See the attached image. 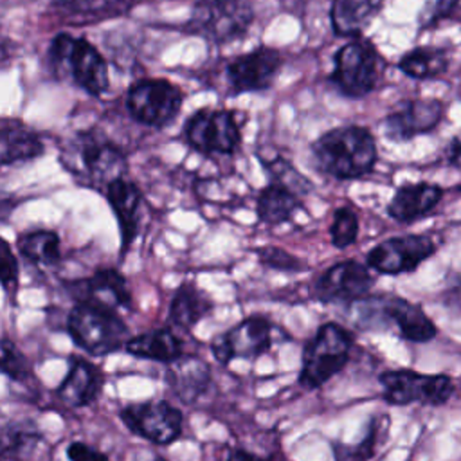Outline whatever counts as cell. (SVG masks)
Instances as JSON below:
<instances>
[{
  "mask_svg": "<svg viewBox=\"0 0 461 461\" xmlns=\"http://www.w3.org/2000/svg\"><path fill=\"white\" fill-rule=\"evenodd\" d=\"M265 169L270 173L272 176V182H279L283 185H286L288 189H292L295 194H308L313 185L312 182L303 176L288 160H285L283 157L279 155H274L270 160H265L261 158Z\"/></svg>",
  "mask_w": 461,
  "mask_h": 461,
  "instance_id": "4dcf8cb0",
  "label": "cell"
},
{
  "mask_svg": "<svg viewBox=\"0 0 461 461\" xmlns=\"http://www.w3.org/2000/svg\"><path fill=\"white\" fill-rule=\"evenodd\" d=\"M182 90L164 77L133 83L126 94V110L133 121L149 128L167 126L182 108Z\"/></svg>",
  "mask_w": 461,
  "mask_h": 461,
  "instance_id": "9c48e42d",
  "label": "cell"
},
{
  "mask_svg": "<svg viewBox=\"0 0 461 461\" xmlns=\"http://www.w3.org/2000/svg\"><path fill=\"white\" fill-rule=\"evenodd\" d=\"M106 200L117 218L121 232V254L124 256L139 234L142 193L131 180L117 178L104 187Z\"/></svg>",
  "mask_w": 461,
  "mask_h": 461,
  "instance_id": "d6986e66",
  "label": "cell"
},
{
  "mask_svg": "<svg viewBox=\"0 0 461 461\" xmlns=\"http://www.w3.org/2000/svg\"><path fill=\"white\" fill-rule=\"evenodd\" d=\"M434 252L436 243L425 234L394 236L375 245L367 252L366 263L378 274L398 276L416 270Z\"/></svg>",
  "mask_w": 461,
  "mask_h": 461,
  "instance_id": "2e32d148",
  "label": "cell"
},
{
  "mask_svg": "<svg viewBox=\"0 0 461 461\" xmlns=\"http://www.w3.org/2000/svg\"><path fill=\"white\" fill-rule=\"evenodd\" d=\"M49 67L56 77H68L92 97L108 90V65L101 52L83 36L59 32L49 45Z\"/></svg>",
  "mask_w": 461,
  "mask_h": 461,
  "instance_id": "7a4b0ae2",
  "label": "cell"
},
{
  "mask_svg": "<svg viewBox=\"0 0 461 461\" xmlns=\"http://www.w3.org/2000/svg\"><path fill=\"white\" fill-rule=\"evenodd\" d=\"M358 216L349 205L337 207L331 216L330 240L335 249H348L358 236Z\"/></svg>",
  "mask_w": 461,
  "mask_h": 461,
  "instance_id": "1f68e13d",
  "label": "cell"
},
{
  "mask_svg": "<svg viewBox=\"0 0 461 461\" xmlns=\"http://www.w3.org/2000/svg\"><path fill=\"white\" fill-rule=\"evenodd\" d=\"M355 322L362 328H376L382 321L396 324L400 335L411 342H427L436 337L434 322L425 315L421 306L396 295L366 297L351 304Z\"/></svg>",
  "mask_w": 461,
  "mask_h": 461,
  "instance_id": "ba28073f",
  "label": "cell"
},
{
  "mask_svg": "<svg viewBox=\"0 0 461 461\" xmlns=\"http://www.w3.org/2000/svg\"><path fill=\"white\" fill-rule=\"evenodd\" d=\"M447 151V160L448 164L452 166H461V139H452L448 148L445 149Z\"/></svg>",
  "mask_w": 461,
  "mask_h": 461,
  "instance_id": "74e56055",
  "label": "cell"
},
{
  "mask_svg": "<svg viewBox=\"0 0 461 461\" xmlns=\"http://www.w3.org/2000/svg\"><path fill=\"white\" fill-rule=\"evenodd\" d=\"M67 331L72 342L92 357H104L124 349L128 326L115 310L90 303H76L67 317Z\"/></svg>",
  "mask_w": 461,
  "mask_h": 461,
  "instance_id": "3957f363",
  "label": "cell"
},
{
  "mask_svg": "<svg viewBox=\"0 0 461 461\" xmlns=\"http://www.w3.org/2000/svg\"><path fill=\"white\" fill-rule=\"evenodd\" d=\"M232 459L234 461H261L258 456H254V454H250L249 450H243V448H236L232 452Z\"/></svg>",
  "mask_w": 461,
  "mask_h": 461,
  "instance_id": "f35d334b",
  "label": "cell"
},
{
  "mask_svg": "<svg viewBox=\"0 0 461 461\" xmlns=\"http://www.w3.org/2000/svg\"><path fill=\"white\" fill-rule=\"evenodd\" d=\"M315 167L337 180H353L369 175L378 160L371 131L358 124L337 126L317 137L312 146Z\"/></svg>",
  "mask_w": 461,
  "mask_h": 461,
  "instance_id": "6da1fadb",
  "label": "cell"
},
{
  "mask_svg": "<svg viewBox=\"0 0 461 461\" xmlns=\"http://www.w3.org/2000/svg\"><path fill=\"white\" fill-rule=\"evenodd\" d=\"M119 418L130 432L160 447L176 441L184 429L182 411L167 400L130 403L121 409Z\"/></svg>",
  "mask_w": 461,
  "mask_h": 461,
  "instance_id": "7c38bea8",
  "label": "cell"
},
{
  "mask_svg": "<svg viewBox=\"0 0 461 461\" xmlns=\"http://www.w3.org/2000/svg\"><path fill=\"white\" fill-rule=\"evenodd\" d=\"M443 193V187L430 182L402 184L387 203V214L400 223H412L430 214L441 202Z\"/></svg>",
  "mask_w": 461,
  "mask_h": 461,
  "instance_id": "44dd1931",
  "label": "cell"
},
{
  "mask_svg": "<svg viewBox=\"0 0 461 461\" xmlns=\"http://www.w3.org/2000/svg\"><path fill=\"white\" fill-rule=\"evenodd\" d=\"M65 167L90 185H108L126 173V155L103 133L79 131L68 149Z\"/></svg>",
  "mask_w": 461,
  "mask_h": 461,
  "instance_id": "8992f818",
  "label": "cell"
},
{
  "mask_svg": "<svg viewBox=\"0 0 461 461\" xmlns=\"http://www.w3.org/2000/svg\"><path fill=\"white\" fill-rule=\"evenodd\" d=\"M184 137L203 155H230L241 142V130L230 110L200 108L185 121Z\"/></svg>",
  "mask_w": 461,
  "mask_h": 461,
  "instance_id": "30bf717a",
  "label": "cell"
},
{
  "mask_svg": "<svg viewBox=\"0 0 461 461\" xmlns=\"http://www.w3.org/2000/svg\"><path fill=\"white\" fill-rule=\"evenodd\" d=\"M103 382L104 378L97 366L81 357H72L68 362V371L56 389V396L67 407H86L101 394Z\"/></svg>",
  "mask_w": 461,
  "mask_h": 461,
  "instance_id": "ffe728a7",
  "label": "cell"
},
{
  "mask_svg": "<svg viewBox=\"0 0 461 461\" xmlns=\"http://www.w3.org/2000/svg\"><path fill=\"white\" fill-rule=\"evenodd\" d=\"M43 439L32 420H13L2 429V461H27Z\"/></svg>",
  "mask_w": 461,
  "mask_h": 461,
  "instance_id": "f546056e",
  "label": "cell"
},
{
  "mask_svg": "<svg viewBox=\"0 0 461 461\" xmlns=\"http://www.w3.org/2000/svg\"><path fill=\"white\" fill-rule=\"evenodd\" d=\"M456 189H457V191H459V193H461V185H457V187H456Z\"/></svg>",
  "mask_w": 461,
  "mask_h": 461,
  "instance_id": "60d3db41",
  "label": "cell"
},
{
  "mask_svg": "<svg viewBox=\"0 0 461 461\" xmlns=\"http://www.w3.org/2000/svg\"><path fill=\"white\" fill-rule=\"evenodd\" d=\"M65 290L76 303H90L110 310H130L131 292L117 268H99L88 277L67 281Z\"/></svg>",
  "mask_w": 461,
  "mask_h": 461,
  "instance_id": "ac0fdd59",
  "label": "cell"
},
{
  "mask_svg": "<svg viewBox=\"0 0 461 461\" xmlns=\"http://www.w3.org/2000/svg\"><path fill=\"white\" fill-rule=\"evenodd\" d=\"M67 457H68V461H110L104 452H101L83 441L68 443Z\"/></svg>",
  "mask_w": 461,
  "mask_h": 461,
  "instance_id": "8d00e7d4",
  "label": "cell"
},
{
  "mask_svg": "<svg viewBox=\"0 0 461 461\" xmlns=\"http://www.w3.org/2000/svg\"><path fill=\"white\" fill-rule=\"evenodd\" d=\"M227 461H232V457H229V459H227Z\"/></svg>",
  "mask_w": 461,
  "mask_h": 461,
  "instance_id": "b9f144b4",
  "label": "cell"
},
{
  "mask_svg": "<svg viewBox=\"0 0 461 461\" xmlns=\"http://www.w3.org/2000/svg\"><path fill=\"white\" fill-rule=\"evenodd\" d=\"M182 346V340L169 328H158L130 337L124 344V351L137 358L155 360L169 366L184 357Z\"/></svg>",
  "mask_w": 461,
  "mask_h": 461,
  "instance_id": "d4e9b609",
  "label": "cell"
},
{
  "mask_svg": "<svg viewBox=\"0 0 461 461\" xmlns=\"http://www.w3.org/2000/svg\"><path fill=\"white\" fill-rule=\"evenodd\" d=\"M18 277H20V268H18V259L14 258V252L9 245L7 240H2V252H0V281L2 288L7 295H14L18 288Z\"/></svg>",
  "mask_w": 461,
  "mask_h": 461,
  "instance_id": "d590c367",
  "label": "cell"
},
{
  "mask_svg": "<svg viewBox=\"0 0 461 461\" xmlns=\"http://www.w3.org/2000/svg\"><path fill=\"white\" fill-rule=\"evenodd\" d=\"M353 348V335L339 322H324L315 335L304 344L301 355L299 384L304 389H319L349 360Z\"/></svg>",
  "mask_w": 461,
  "mask_h": 461,
  "instance_id": "277c9868",
  "label": "cell"
},
{
  "mask_svg": "<svg viewBox=\"0 0 461 461\" xmlns=\"http://www.w3.org/2000/svg\"><path fill=\"white\" fill-rule=\"evenodd\" d=\"M384 400L391 405L427 403L439 405L452 394V380L445 375H421L411 369H394L380 375Z\"/></svg>",
  "mask_w": 461,
  "mask_h": 461,
  "instance_id": "4fadbf2b",
  "label": "cell"
},
{
  "mask_svg": "<svg viewBox=\"0 0 461 461\" xmlns=\"http://www.w3.org/2000/svg\"><path fill=\"white\" fill-rule=\"evenodd\" d=\"M258 259L263 267L281 270V272H301V270L308 268L301 258L294 256L292 252H288L281 247H274V245L258 249Z\"/></svg>",
  "mask_w": 461,
  "mask_h": 461,
  "instance_id": "836d02e7",
  "label": "cell"
},
{
  "mask_svg": "<svg viewBox=\"0 0 461 461\" xmlns=\"http://www.w3.org/2000/svg\"><path fill=\"white\" fill-rule=\"evenodd\" d=\"M0 369L13 382L23 384V382H29V378H32V366H31L29 358L7 337L2 339Z\"/></svg>",
  "mask_w": 461,
  "mask_h": 461,
  "instance_id": "d6a6232c",
  "label": "cell"
},
{
  "mask_svg": "<svg viewBox=\"0 0 461 461\" xmlns=\"http://www.w3.org/2000/svg\"><path fill=\"white\" fill-rule=\"evenodd\" d=\"M299 209H303L299 194L279 182H270L258 194L256 214L265 225H281L292 220Z\"/></svg>",
  "mask_w": 461,
  "mask_h": 461,
  "instance_id": "4316f807",
  "label": "cell"
},
{
  "mask_svg": "<svg viewBox=\"0 0 461 461\" xmlns=\"http://www.w3.org/2000/svg\"><path fill=\"white\" fill-rule=\"evenodd\" d=\"M375 277L369 267L357 259H344L326 268L313 283L312 294L324 304H353L369 295Z\"/></svg>",
  "mask_w": 461,
  "mask_h": 461,
  "instance_id": "5bb4252c",
  "label": "cell"
},
{
  "mask_svg": "<svg viewBox=\"0 0 461 461\" xmlns=\"http://www.w3.org/2000/svg\"><path fill=\"white\" fill-rule=\"evenodd\" d=\"M214 303L205 292H202L194 283H182L169 303L167 322L180 330H191L196 326L211 310Z\"/></svg>",
  "mask_w": 461,
  "mask_h": 461,
  "instance_id": "484cf974",
  "label": "cell"
},
{
  "mask_svg": "<svg viewBox=\"0 0 461 461\" xmlns=\"http://www.w3.org/2000/svg\"><path fill=\"white\" fill-rule=\"evenodd\" d=\"M16 249L23 259L36 267H54L61 259V240L49 229L25 230L16 240Z\"/></svg>",
  "mask_w": 461,
  "mask_h": 461,
  "instance_id": "f1b7e54d",
  "label": "cell"
},
{
  "mask_svg": "<svg viewBox=\"0 0 461 461\" xmlns=\"http://www.w3.org/2000/svg\"><path fill=\"white\" fill-rule=\"evenodd\" d=\"M396 67L411 79H438L448 70V54L441 47L421 45L405 52Z\"/></svg>",
  "mask_w": 461,
  "mask_h": 461,
  "instance_id": "83f0119b",
  "label": "cell"
},
{
  "mask_svg": "<svg viewBox=\"0 0 461 461\" xmlns=\"http://www.w3.org/2000/svg\"><path fill=\"white\" fill-rule=\"evenodd\" d=\"M279 331L281 330H277L270 319L250 315L230 330L216 335L209 348L221 366H227L234 358L256 360L272 348Z\"/></svg>",
  "mask_w": 461,
  "mask_h": 461,
  "instance_id": "8fae6325",
  "label": "cell"
},
{
  "mask_svg": "<svg viewBox=\"0 0 461 461\" xmlns=\"http://www.w3.org/2000/svg\"><path fill=\"white\" fill-rule=\"evenodd\" d=\"M166 380L176 398L194 403L211 385V367L203 358L182 357L169 364Z\"/></svg>",
  "mask_w": 461,
  "mask_h": 461,
  "instance_id": "603a6c76",
  "label": "cell"
},
{
  "mask_svg": "<svg viewBox=\"0 0 461 461\" xmlns=\"http://www.w3.org/2000/svg\"><path fill=\"white\" fill-rule=\"evenodd\" d=\"M153 461H166V459H164V457H155Z\"/></svg>",
  "mask_w": 461,
  "mask_h": 461,
  "instance_id": "ab89813d",
  "label": "cell"
},
{
  "mask_svg": "<svg viewBox=\"0 0 461 461\" xmlns=\"http://www.w3.org/2000/svg\"><path fill=\"white\" fill-rule=\"evenodd\" d=\"M384 0H331L330 22L335 36L360 38L371 20L380 13Z\"/></svg>",
  "mask_w": 461,
  "mask_h": 461,
  "instance_id": "cb8c5ba5",
  "label": "cell"
},
{
  "mask_svg": "<svg viewBox=\"0 0 461 461\" xmlns=\"http://www.w3.org/2000/svg\"><path fill=\"white\" fill-rule=\"evenodd\" d=\"M384 74V59L376 47L364 38L346 41L333 54V70L328 81L340 95L360 99L371 94Z\"/></svg>",
  "mask_w": 461,
  "mask_h": 461,
  "instance_id": "5b68a950",
  "label": "cell"
},
{
  "mask_svg": "<svg viewBox=\"0 0 461 461\" xmlns=\"http://www.w3.org/2000/svg\"><path fill=\"white\" fill-rule=\"evenodd\" d=\"M45 153L41 137L20 119L4 117L0 122V162L2 166L29 162Z\"/></svg>",
  "mask_w": 461,
  "mask_h": 461,
  "instance_id": "7402d4cb",
  "label": "cell"
},
{
  "mask_svg": "<svg viewBox=\"0 0 461 461\" xmlns=\"http://www.w3.org/2000/svg\"><path fill=\"white\" fill-rule=\"evenodd\" d=\"M281 65V52L268 45H259L250 52L234 58L225 68L229 95L268 90L274 85Z\"/></svg>",
  "mask_w": 461,
  "mask_h": 461,
  "instance_id": "9a60e30c",
  "label": "cell"
},
{
  "mask_svg": "<svg viewBox=\"0 0 461 461\" xmlns=\"http://www.w3.org/2000/svg\"><path fill=\"white\" fill-rule=\"evenodd\" d=\"M445 115V104L436 97L405 99L382 121L384 135L389 140L405 142L432 131Z\"/></svg>",
  "mask_w": 461,
  "mask_h": 461,
  "instance_id": "e0dca14e",
  "label": "cell"
},
{
  "mask_svg": "<svg viewBox=\"0 0 461 461\" xmlns=\"http://www.w3.org/2000/svg\"><path fill=\"white\" fill-rule=\"evenodd\" d=\"M459 7V0H427L418 14V23L421 29L438 25L443 20L454 16Z\"/></svg>",
  "mask_w": 461,
  "mask_h": 461,
  "instance_id": "e575fe53",
  "label": "cell"
},
{
  "mask_svg": "<svg viewBox=\"0 0 461 461\" xmlns=\"http://www.w3.org/2000/svg\"><path fill=\"white\" fill-rule=\"evenodd\" d=\"M254 18L256 13L249 0H198L191 9L185 31L221 45L243 38Z\"/></svg>",
  "mask_w": 461,
  "mask_h": 461,
  "instance_id": "52a82bcc",
  "label": "cell"
}]
</instances>
